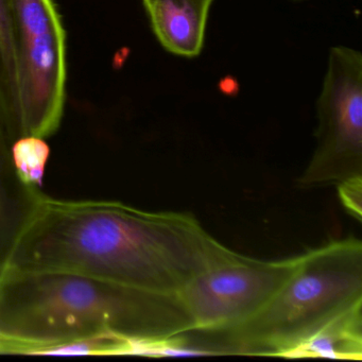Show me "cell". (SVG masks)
I'll return each mask as SVG.
<instances>
[{
	"label": "cell",
	"mask_w": 362,
	"mask_h": 362,
	"mask_svg": "<svg viewBox=\"0 0 362 362\" xmlns=\"http://www.w3.org/2000/svg\"><path fill=\"white\" fill-rule=\"evenodd\" d=\"M317 118V146L298 185L339 186L362 179V56L358 50L330 49Z\"/></svg>",
	"instance_id": "5b68a950"
},
{
	"label": "cell",
	"mask_w": 362,
	"mask_h": 362,
	"mask_svg": "<svg viewBox=\"0 0 362 362\" xmlns=\"http://www.w3.org/2000/svg\"><path fill=\"white\" fill-rule=\"evenodd\" d=\"M0 115L16 139L23 137L18 95V35L13 0H0Z\"/></svg>",
	"instance_id": "30bf717a"
},
{
	"label": "cell",
	"mask_w": 362,
	"mask_h": 362,
	"mask_svg": "<svg viewBox=\"0 0 362 362\" xmlns=\"http://www.w3.org/2000/svg\"><path fill=\"white\" fill-rule=\"evenodd\" d=\"M361 307L362 302L357 303L332 317L288 357L361 360Z\"/></svg>",
	"instance_id": "9c48e42d"
},
{
	"label": "cell",
	"mask_w": 362,
	"mask_h": 362,
	"mask_svg": "<svg viewBox=\"0 0 362 362\" xmlns=\"http://www.w3.org/2000/svg\"><path fill=\"white\" fill-rule=\"evenodd\" d=\"M238 254L214 238L190 213L146 211L118 201L60 200L46 194L18 243L10 271H71L146 291L179 294L194 277Z\"/></svg>",
	"instance_id": "6da1fadb"
},
{
	"label": "cell",
	"mask_w": 362,
	"mask_h": 362,
	"mask_svg": "<svg viewBox=\"0 0 362 362\" xmlns=\"http://www.w3.org/2000/svg\"><path fill=\"white\" fill-rule=\"evenodd\" d=\"M194 322L179 294L60 270L10 271L0 281V353H186Z\"/></svg>",
	"instance_id": "7a4b0ae2"
},
{
	"label": "cell",
	"mask_w": 362,
	"mask_h": 362,
	"mask_svg": "<svg viewBox=\"0 0 362 362\" xmlns=\"http://www.w3.org/2000/svg\"><path fill=\"white\" fill-rule=\"evenodd\" d=\"M23 137L60 128L66 97V33L54 0H13Z\"/></svg>",
	"instance_id": "277c9868"
},
{
	"label": "cell",
	"mask_w": 362,
	"mask_h": 362,
	"mask_svg": "<svg viewBox=\"0 0 362 362\" xmlns=\"http://www.w3.org/2000/svg\"><path fill=\"white\" fill-rule=\"evenodd\" d=\"M50 149L45 139L35 136L21 137L13 144V158L21 175L35 185L43 184L46 163Z\"/></svg>",
	"instance_id": "8fae6325"
},
{
	"label": "cell",
	"mask_w": 362,
	"mask_h": 362,
	"mask_svg": "<svg viewBox=\"0 0 362 362\" xmlns=\"http://www.w3.org/2000/svg\"><path fill=\"white\" fill-rule=\"evenodd\" d=\"M339 194L345 209L357 220L361 219L362 179L354 180L338 186Z\"/></svg>",
	"instance_id": "7c38bea8"
},
{
	"label": "cell",
	"mask_w": 362,
	"mask_h": 362,
	"mask_svg": "<svg viewBox=\"0 0 362 362\" xmlns=\"http://www.w3.org/2000/svg\"><path fill=\"white\" fill-rule=\"evenodd\" d=\"M12 135L0 115V281L9 273L18 243L46 196L16 167Z\"/></svg>",
	"instance_id": "52a82bcc"
},
{
	"label": "cell",
	"mask_w": 362,
	"mask_h": 362,
	"mask_svg": "<svg viewBox=\"0 0 362 362\" xmlns=\"http://www.w3.org/2000/svg\"><path fill=\"white\" fill-rule=\"evenodd\" d=\"M298 270L255 315L215 332L223 351L288 357L332 317L362 302V243L334 241L302 254Z\"/></svg>",
	"instance_id": "3957f363"
},
{
	"label": "cell",
	"mask_w": 362,
	"mask_h": 362,
	"mask_svg": "<svg viewBox=\"0 0 362 362\" xmlns=\"http://www.w3.org/2000/svg\"><path fill=\"white\" fill-rule=\"evenodd\" d=\"M302 258L269 262L238 254L194 277L179 293L194 332H226L255 315L298 270Z\"/></svg>",
	"instance_id": "8992f818"
},
{
	"label": "cell",
	"mask_w": 362,
	"mask_h": 362,
	"mask_svg": "<svg viewBox=\"0 0 362 362\" xmlns=\"http://www.w3.org/2000/svg\"><path fill=\"white\" fill-rule=\"evenodd\" d=\"M152 0H143L144 6H145V8L147 7V6H149L150 4H151Z\"/></svg>",
	"instance_id": "4fadbf2b"
},
{
	"label": "cell",
	"mask_w": 362,
	"mask_h": 362,
	"mask_svg": "<svg viewBox=\"0 0 362 362\" xmlns=\"http://www.w3.org/2000/svg\"><path fill=\"white\" fill-rule=\"evenodd\" d=\"M214 0H152L146 7L160 45L175 56L202 52L207 16Z\"/></svg>",
	"instance_id": "ba28073f"
}]
</instances>
